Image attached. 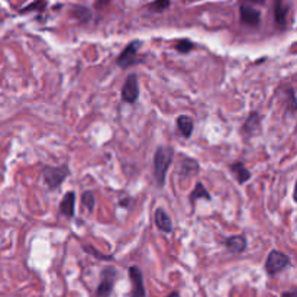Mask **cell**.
<instances>
[{
  "instance_id": "27",
  "label": "cell",
  "mask_w": 297,
  "mask_h": 297,
  "mask_svg": "<svg viewBox=\"0 0 297 297\" xmlns=\"http://www.w3.org/2000/svg\"><path fill=\"white\" fill-rule=\"evenodd\" d=\"M280 297H297V290L296 288H291V290H287V291H283L281 296Z\"/></svg>"
},
{
  "instance_id": "4",
  "label": "cell",
  "mask_w": 297,
  "mask_h": 297,
  "mask_svg": "<svg viewBox=\"0 0 297 297\" xmlns=\"http://www.w3.org/2000/svg\"><path fill=\"white\" fill-rule=\"evenodd\" d=\"M290 265H291V258L288 254L278 251V249H271L267 255V259H265L264 270L268 277H275L277 274L288 268Z\"/></svg>"
},
{
  "instance_id": "17",
  "label": "cell",
  "mask_w": 297,
  "mask_h": 297,
  "mask_svg": "<svg viewBox=\"0 0 297 297\" xmlns=\"http://www.w3.org/2000/svg\"><path fill=\"white\" fill-rule=\"evenodd\" d=\"M202 199L210 202V200H212V196H210L209 190L204 187V184H203L202 181H197L196 186H194V189L190 191L189 202L191 203V206H194L197 200H202Z\"/></svg>"
},
{
  "instance_id": "23",
  "label": "cell",
  "mask_w": 297,
  "mask_h": 297,
  "mask_svg": "<svg viewBox=\"0 0 297 297\" xmlns=\"http://www.w3.org/2000/svg\"><path fill=\"white\" fill-rule=\"evenodd\" d=\"M171 2L170 0H154L152 3L148 5V9L151 12H155V14H161L164 11H167L170 8Z\"/></svg>"
},
{
  "instance_id": "7",
  "label": "cell",
  "mask_w": 297,
  "mask_h": 297,
  "mask_svg": "<svg viewBox=\"0 0 297 297\" xmlns=\"http://www.w3.org/2000/svg\"><path fill=\"white\" fill-rule=\"evenodd\" d=\"M128 275L131 281V297H147V288L144 283V274L138 265H131L128 268Z\"/></svg>"
},
{
  "instance_id": "25",
  "label": "cell",
  "mask_w": 297,
  "mask_h": 297,
  "mask_svg": "<svg viewBox=\"0 0 297 297\" xmlns=\"http://www.w3.org/2000/svg\"><path fill=\"white\" fill-rule=\"evenodd\" d=\"M241 5H246V6H251V5H264L265 0H239Z\"/></svg>"
},
{
  "instance_id": "20",
  "label": "cell",
  "mask_w": 297,
  "mask_h": 297,
  "mask_svg": "<svg viewBox=\"0 0 297 297\" xmlns=\"http://www.w3.org/2000/svg\"><path fill=\"white\" fill-rule=\"evenodd\" d=\"M71 15H73L79 22H81V24L89 22L90 18H92V12H90L87 8H84V6H74V8L71 9Z\"/></svg>"
},
{
  "instance_id": "21",
  "label": "cell",
  "mask_w": 297,
  "mask_h": 297,
  "mask_svg": "<svg viewBox=\"0 0 297 297\" xmlns=\"http://www.w3.org/2000/svg\"><path fill=\"white\" fill-rule=\"evenodd\" d=\"M81 204H83V207H84L89 213H93L96 206V199L95 194H93L90 190L83 191V194H81Z\"/></svg>"
},
{
  "instance_id": "11",
  "label": "cell",
  "mask_w": 297,
  "mask_h": 297,
  "mask_svg": "<svg viewBox=\"0 0 297 297\" xmlns=\"http://www.w3.org/2000/svg\"><path fill=\"white\" fill-rule=\"evenodd\" d=\"M154 223H155L157 229L162 232V233H165V235H170L174 230L173 219L170 217V215L162 207L155 209V212H154Z\"/></svg>"
},
{
  "instance_id": "14",
  "label": "cell",
  "mask_w": 297,
  "mask_h": 297,
  "mask_svg": "<svg viewBox=\"0 0 297 297\" xmlns=\"http://www.w3.org/2000/svg\"><path fill=\"white\" fill-rule=\"evenodd\" d=\"M199 171H200V164L197 162V160L184 155L183 161L180 162V177L183 180H186L191 176H197Z\"/></svg>"
},
{
  "instance_id": "10",
  "label": "cell",
  "mask_w": 297,
  "mask_h": 297,
  "mask_svg": "<svg viewBox=\"0 0 297 297\" xmlns=\"http://www.w3.org/2000/svg\"><path fill=\"white\" fill-rule=\"evenodd\" d=\"M76 199H77V196L74 191H67L63 196L61 202L58 204V212L61 216L70 219V220L76 217Z\"/></svg>"
},
{
  "instance_id": "15",
  "label": "cell",
  "mask_w": 297,
  "mask_h": 297,
  "mask_svg": "<svg viewBox=\"0 0 297 297\" xmlns=\"http://www.w3.org/2000/svg\"><path fill=\"white\" fill-rule=\"evenodd\" d=\"M230 173L232 176L235 177V180L239 184H245L246 181L251 180V171L245 167V164L242 161H235L229 165Z\"/></svg>"
},
{
  "instance_id": "2",
  "label": "cell",
  "mask_w": 297,
  "mask_h": 297,
  "mask_svg": "<svg viewBox=\"0 0 297 297\" xmlns=\"http://www.w3.org/2000/svg\"><path fill=\"white\" fill-rule=\"evenodd\" d=\"M41 176L44 180V184L47 186V189L50 191H54L58 190L63 183L70 177V167L68 164H63V165H42V170H41Z\"/></svg>"
},
{
  "instance_id": "18",
  "label": "cell",
  "mask_w": 297,
  "mask_h": 297,
  "mask_svg": "<svg viewBox=\"0 0 297 297\" xmlns=\"http://www.w3.org/2000/svg\"><path fill=\"white\" fill-rule=\"evenodd\" d=\"M47 6H48V0H35V2H32L31 5L22 8V9L19 11V14L27 15L31 14V12H40V14H42V12L47 9Z\"/></svg>"
},
{
  "instance_id": "22",
  "label": "cell",
  "mask_w": 297,
  "mask_h": 297,
  "mask_svg": "<svg viewBox=\"0 0 297 297\" xmlns=\"http://www.w3.org/2000/svg\"><path fill=\"white\" fill-rule=\"evenodd\" d=\"M81 248H83V251L84 252H87V254H90L92 257H95L96 259H100V261H112L113 259V255H105L103 252H100V251H97L95 246H92V245H81Z\"/></svg>"
},
{
  "instance_id": "6",
  "label": "cell",
  "mask_w": 297,
  "mask_h": 297,
  "mask_svg": "<svg viewBox=\"0 0 297 297\" xmlns=\"http://www.w3.org/2000/svg\"><path fill=\"white\" fill-rule=\"evenodd\" d=\"M122 100L128 105H134L139 99V80H138V74L131 73L128 74V77L125 79V83L122 86L121 90Z\"/></svg>"
},
{
  "instance_id": "5",
  "label": "cell",
  "mask_w": 297,
  "mask_h": 297,
  "mask_svg": "<svg viewBox=\"0 0 297 297\" xmlns=\"http://www.w3.org/2000/svg\"><path fill=\"white\" fill-rule=\"evenodd\" d=\"M118 280V270L113 265H106L100 272V281L96 287V297H110Z\"/></svg>"
},
{
  "instance_id": "9",
  "label": "cell",
  "mask_w": 297,
  "mask_h": 297,
  "mask_svg": "<svg viewBox=\"0 0 297 297\" xmlns=\"http://www.w3.org/2000/svg\"><path fill=\"white\" fill-rule=\"evenodd\" d=\"M261 131V115L258 113L257 110H252L248 113L246 119L242 123L241 128V134L243 138H252L254 135H257L258 132Z\"/></svg>"
},
{
  "instance_id": "12",
  "label": "cell",
  "mask_w": 297,
  "mask_h": 297,
  "mask_svg": "<svg viewBox=\"0 0 297 297\" xmlns=\"http://www.w3.org/2000/svg\"><path fill=\"white\" fill-rule=\"evenodd\" d=\"M223 246L228 249V252L230 254H243L248 248V241H246V236L245 235H232L223 239Z\"/></svg>"
},
{
  "instance_id": "28",
  "label": "cell",
  "mask_w": 297,
  "mask_h": 297,
  "mask_svg": "<svg viewBox=\"0 0 297 297\" xmlns=\"http://www.w3.org/2000/svg\"><path fill=\"white\" fill-rule=\"evenodd\" d=\"M165 297H180V293H178V291H173V293H170L168 296Z\"/></svg>"
},
{
  "instance_id": "19",
  "label": "cell",
  "mask_w": 297,
  "mask_h": 297,
  "mask_svg": "<svg viewBox=\"0 0 297 297\" xmlns=\"http://www.w3.org/2000/svg\"><path fill=\"white\" fill-rule=\"evenodd\" d=\"M194 48H196V44L191 42L190 40H187V38L176 41V44H174V50H176L178 54L181 55H187L190 51H193Z\"/></svg>"
},
{
  "instance_id": "26",
  "label": "cell",
  "mask_w": 297,
  "mask_h": 297,
  "mask_svg": "<svg viewBox=\"0 0 297 297\" xmlns=\"http://www.w3.org/2000/svg\"><path fill=\"white\" fill-rule=\"evenodd\" d=\"M110 2H112V0H96L95 8L96 9H105Z\"/></svg>"
},
{
  "instance_id": "16",
  "label": "cell",
  "mask_w": 297,
  "mask_h": 297,
  "mask_svg": "<svg viewBox=\"0 0 297 297\" xmlns=\"http://www.w3.org/2000/svg\"><path fill=\"white\" fill-rule=\"evenodd\" d=\"M176 126L180 135L189 139L193 134V129H194V121L189 115H180L176 119Z\"/></svg>"
},
{
  "instance_id": "8",
  "label": "cell",
  "mask_w": 297,
  "mask_h": 297,
  "mask_svg": "<svg viewBox=\"0 0 297 297\" xmlns=\"http://www.w3.org/2000/svg\"><path fill=\"white\" fill-rule=\"evenodd\" d=\"M290 6L285 0H272V16L274 24L278 31L287 29V16H288Z\"/></svg>"
},
{
  "instance_id": "24",
  "label": "cell",
  "mask_w": 297,
  "mask_h": 297,
  "mask_svg": "<svg viewBox=\"0 0 297 297\" xmlns=\"http://www.w3.org/2000/svg\"><path fill=\"white\" fill-rule=\"evenodd\" d=\"M118 204H119V207H123V209H131L134 204V199L131 196H121Z\"/></svg>"
},
{
  "instance_id": "1",
  "label": "cell",
  "mask_w": 297,
  "mask_h": 297,
  "mask_svg": "<svg viewBox=\"0 0 297 297\" xmlns=\"http://www.w3.org/2000/svg\"><path fill=\"white\" fill-rule=\"evenodd\" d=\"M174 148L170 145H160L157 147L152 158V170H154V180L158 189H164L167 181V173L170 165L174 161Z\"/></svg>"
},
{
  "instance_id": "3",
  "label": "cell",
  "mask_w": 297,
  "mask_h": 297,
  "mask_svg": "<svg viewBox=\"0 0 297 297\" xmlns=\"http://www.w3.org/2000/svg\"><path fill=\"white\" fill-rule=\"evenodd\" d=\"M142 42L141 41H131L123 50L121 51V54L118 55L116 58V66L122 70L134 67L138 64L144 63V58L139 55V48H141Z\"/></svg>"
},
{
  "instance_id": "13",
  "label": "cell",
  "mask_w": 297,
  "mask_h": 297,
  "mask_svg": "<svg viewBox=\"0 0 297 297\" xmlns=\"http://www.w3.org/2000/svg\"><path fill=\"white\" fill-rule=\"evenodd\" d=\"M239 18L243 25L251 28L259 27L261 24V12L257 11L252 6H246V5H241L239 8Z\"/></svg>"
}]
</instances>
